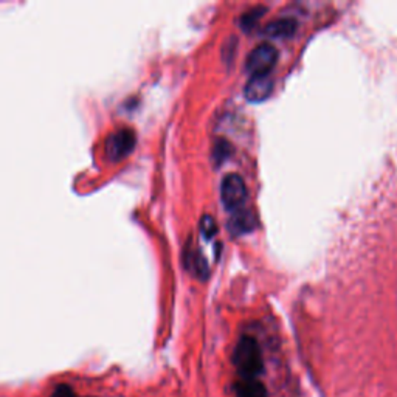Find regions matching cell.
Returning a JSON list of instances; mask_svg holds the SVG:
<instances>
[{
  "label": "cell",
  "mask_w": 397,
  "mask_h": 397,
  "mask_svg": "<svg viewBox=\"0 0 397 397\" xmlns=\"http://www.w3.org/2000/svg\"><path fill=\"white\" fill-rule=\"evenodd\" d=\"M233 361L242 378H257L264 368L258 341L252 337H242L234 349Z\"/></svg>",
  "instance_id": "obj_1"
},
{
  "label": "cell",
  "mask_w": 397,
  "mask_h": 397,
  "mask_svg": "<svg viewBox=\"0 0 397 397\" xmlns=\"http://www.w3.org/2000/svg\"><path fill=\"white\" fill-rule=\"evenodd\" d=\"M278 50L272 43L262 42L258 47H254L249 58H247V70L252 76H264L272 72V68L277 66Z\"/></svg>",
  "instance_id": "obj_2"
},
{
  "label": "cell",
  "mask_w": 397,
  "mask_h": 397,
  "mask_svg": "<svg viewBox=\"0 0 397 397\" xmlns=\"http://www.w3.org/2000/svg\"><path fill=\"white\" fill-rule=\"evenodd\" d=\"M249 196V191H247L245 182L237 174H228L227 177H224L222 183H220V199H222V204L228 211H236L241 210L244 205V202Z\"/></svg>",
  "instance_id": "obj_3"
},
{
  "label": "cell",
  "mask_w": 397,
  "mask_h": 397,
  "mask_svg": "<svg viewBox=\"0 0 397 397\" xmlns=\"http://www.w3.org/2000/svg\"><path fill=\"white\" fill-rule=\"evenodd\" d=\"M135 146V134L132 129L123 128L118 129L105 140V155H108L110 160L118 162L121 158L128 157L132 149Z\"/></svg>",
  "instance_id": "obj_4"
},
{
  "label": "cell",
  "mask_w": 397,
  "mask_h": 397,
  "mask_svg": "<svg viewBox=\"0 0 397 397\" xmlns=\"http://www.w3.org/2000/svg\"><path fill=\"white\" fill-rule=\"evenodd\" d=\"M273 83L269 75L264 76H252L250 81L245 84L244 95L250 103H261L267 100L272 95Z\"/></svg>",
  "instance_id": "obj_5"
},
{
  "label": "cell",
  "mask_w": 397,
  "mask_h": 397,
  "mask_svg": "<svg viewBox=\"0 0 397 397\" xmlns=\"http://www.w3.org/2000/svg\"><path fill=\"white\" fill-rule=\"evenodd\" d=\"M297 26H298V24L295 19H290V17H281V19L272 21L264 26L262 34L267 38L286 39V38L294 36L297 31Z\"/></svg>",
  "instance_id": "obj_6"
},
{
  "label": "cell",
  "mask_w": 397,
  "mask_h": 397,
  "mask_svg": "<svg viewBox=\"0 0 397 397\" xmlns=\"http://www.w3.org/2000/svg\"><path fill=\"white\" fill-rule=\"evenodd\" d=\"M183 259L185 264H187V267L194 273V275H197L199 278H205L208 275L207 261L204 257H202V253L199 252L196 245L194 247L188 245L187 249H185Z\"/></svg>",
  "instance_id": "obj_7"
},
{
  "label": "cell",
  "mask_w": 397,
  "mask_h": 397,
  "mask_svg": "<svg viewBox=\"0 0 397 397\" xmlns=\"http://www.w3.org/2000/svg\"><path fill=\"white\" fill-rule=\"evenodd\" d=\"M228 225L232 227L234 233H247L257 227V217H254L250 210H236L233 211V216Z\"/></svg>",
  "instance_id": "obj_8"
},
{
  "label": "cell",
  "mask_w": 397,
  "mask_h": 397,
  "mask_svg": "<svg viewBox=\"0 0 397 397\" xmlns=\"http://www.w3.org/2000/svg\"><path fill=\"white\" fill-rule=\"evenodd\" d=\"M237 397H266V388L258 378H242L236 385Z\"/></svg>",
  "instance_id": "obj_9"
},
{
  "label": "cell",
  "mask_w": 397,
  "mask_h": 397,
  "mask_svg": "<svg viewBox=\"0 0 397 397\" xmlns=\"http://www.w3.org/2000/svg\"><path fill=\"white\" fill-rule=\"evenodd\" d=\"M266 13V6H254L252 8L250 11H247L242 17H241V26L244 30H252L254 25L259 22L261 17Z\"/></svg>",
  "instance_id": "obj_10"
},
{
  "label": "cell",
  "mask_w": 397,
  "mask_h": 397,
  "mask_svg": "<svg viewBox=\"0 0 397 397\" xmlns=\"http://www.w3.org/2000/svg\"><path fill=\"white\" fill-rule=\"evenodd\" d=\"M230 143H228V141H225V140H219L217 143H216V146H215V160L217 162V163H222L225 158L230 155Z\"/></svg>",
  "instance_id": "obj_11"
},
{
  "label": "cell",
  "mask_w": 397,
  "mask_h": 397,
  "mask_svg": "<svg viewBox=\"0 0 397 397\" xmlns=\"http://www.w3.org/2000/svg\"><path fill=\"white\" fill-rule=\"evenodd\" d=\"M200 230H202V233L205 234V237H208V239H210V237L217 232V225L215 222V219L211 217L210 215H205L200 220Z\"/></svg>",
  "instance_id": "obj_12"
},
{
  "label": "cell",
  "mask_w": 397,
  "mask_h": 397,
  "mask_svg": "<svg viewBox=\"0 0 397 397\" xmlns=\"http://www.w3.org/2000/svg\"><path fill=\"white\" fill-rule=\"evenodd\" d=\"M51 397H76L75 391L72 386L68 385H59L55 388V391H53Z\"/></svg>",
  "instance_id": "obj_13"
}]
</instances>
